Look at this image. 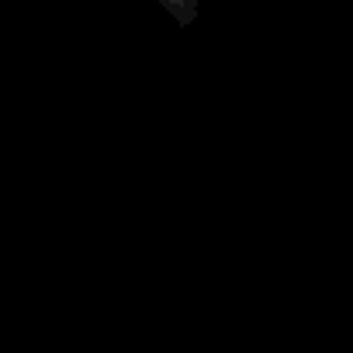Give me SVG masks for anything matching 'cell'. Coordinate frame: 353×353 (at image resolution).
Returning <instances> with one entry per match:
<instances>
[{
    "mask_svg": "<svg viewBox=\"0 0 353 353\" xmlns=\"http://www.w3.org/2000/svg\"><path fill=\"white\" fill-rule=\"evenodd\" d=\"M163 4L173 11V18L181 21V25L194 21V0H163Z\"/></svg>",
    "mask_w": 353,
    "mask_h": 353,
    "instance_id": "1",
    "label": "cell"
}]
</instances>
